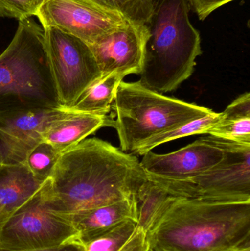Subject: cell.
Here are the masks:
<instances>
[{"label": "cell", "instance_id": "cell-5", "mask_svg": "<svg viewBox=\"0 0 250 251\" xmlns=\"http://www.w3.org/2000/svg\"><path fill=\"white\" fill-rule=\"evenodd\" d=\"M113 109L120 149L135 153L152 137L214 113L211 109L156 92L139 83L122 81Z\"/></svg>", "mask_w": 250, "mask_h": 251}, {"label": "cell", "instance_id": "cell-28", "mask_svg": "<svg viewBox=\"0 0 250 251\" xmlns=\"http://www.w3.org/2000/svg\"><path fill=\"white\" fill-rule=\"evenodd\" d=\"M0 228H1V224H0Z\"/></svg>", "mask_w": 250, "mask_h": 251}, {"label": "cell", "instance_id": "cell-9", "mask_svg": "<svg viewBox=\"0 0 250 251\" xmlns=\"http://www.w3.org/2000/svg\"><path fill=\"white\" fill-rule=\"evenodd\" d=\"M35 16L43 27L53 26L88 45L123 26L126 19L90 0H42Z\"/></svg>", "mask_w": 250, "mask_h": 251}, {"label": "cell", "instance_id": "cell-10", "mask_svg": "<svg viewBox=\"0 0 250 251\" xmlns=\"http://www.w3.org/2000/svg\"><path fill=\"white\" fill-rule=\"evenodd\" d=\"M70 112L60 107L0 113V164L24 163L48 126Z\"/></svg>", "mask_w": 250, "mask_h": 251}, {"label": "cell", "instance_id": "cell-27", "mask_svg": "<svg viewBox=\"0 0 250 251\" xmlns=\"http://www.w3.org/2000/svg\"><path fill=\"white\" fill-rule=\"evenodd\" d=\"M154 251L151 250V249H148V251Z\"/></svg>", "mask_w": 250, "mask_h": 251}, {"label": "cell", "instance_id": "cell-19", "mask_svg": "<svg viewBox=\"0 0 250 251\" xmlns=\"http://www.w3.org/2000/svg\"><path fill=\"white\" fill-rule=\"evenodd\" d=\"M221 119V113H217L214 112L205 117L192 121L152 137L140 146L135 153L143 156L147 152L151 151L157 146L167 142L194 134H207L208 130L217 125Z\"/></svg>", "mask_w": 250, "mask_h": 251}, {"label": "cell", "instance_id": "cell-2", "mask_svg": "<svg viewBox=\"0 0 250 251\" xmlns=\"http://www.w3.org/2000/svg\"><path fill=\"white\" fill-rule=\"evenodd\" d=\"M146 239L154 251H250V201L173 196Z\"/></svg>", "mask_w": 250, "mask_h": 251}, {"label": "cell", "instance_id": "cell-15", "mask_svg": "<svg viewBox=\"0 0 250 251\" xmlns=\"http://www.w3.org/2000/svg\"><path fill=\"white\" fill-rule=\"evenodd\" d=\"M81 243H85L107 232L128 220L136 223L135 197L81 212L70 218Z\"/></svg>", "mask_w": 250, "mask_h": 251}, {"label": "cell", "instance_id": "cell-25", "mask_svg": "<svg viewBox=\"0 0 250 251\" xmlns=\"http://www.w3.org/2000/svg\"><path fill=\"white\" fill-rule=\"evenodd\" d=\"M201 20L204 21L214 10L234 0H187Z\"/></svg>", "mask_w": 250, "mask_h": 251}, {"label": "cell", "instance_id": "cell-8", "mask_svg": "<svg viewBox=\"0 0 250 251\" xmlns=\"http://www.w3.org/2000/svg\"><path fill=\"white\" fill-rule=\"evenodd\" d=\"M40 192L3 224L0 250H41L79 240L72 221L53 212L44 203Z\"/></svg>", "mask_w": 250, "mask_h": 251}, {"label": "cell", "instance_id": "cell-1", "mask_svg": "<svg viewBox=\"0 0 250 251\" xmlns=\"http://www.w3.org/2000/svg\"><path fill=\"white\" fill-rule=\"evenodd\" d=\"M146 173L137 158L98 138L60 153L40 194L55 213L70 218L135 197Z\"/></svg>", "mask_w": 250, "mask_h": 251}, {"label": "cell", "instance_id": "cell-24", "mask_svg": "<svg viewBox=\"0 0 250 251\" xmlns=\"http://www.w3.org/2000/svg\"><path fill=\"white\" fill-rule=\"evenodd\" d=\"M224 118L250 117V94H242L222 113Z\"/></svg>", "mask_w": 250, "mask_h": 251}, {"label": "cell", "instance_id": "cell-18", "mask_svg": "<svg viewBox=\"0 0 250 251\" xmlns=\"http://www.w3.org/2000/svg\"><path fill=\"white\" fill-rule=\"evenodd\" d=\"M173 196L147 178L136 192V224L148 234L158 222Z\"/></svg>", "mask_w": 250, "mask_h": 251}, {"label": "cell", "instance_id": "cell-16", "mask_svg": "<svg viewBox=\"0 0 250 251\" xmlns=\"http://www.w3.org/2000/svg\"><path fill=\"white\" fill-rule=\"evenodd\" d=\"M147 234L128 220L83 244L84 251H147Z\"/></svg>", "mask_w": 250, "mask_h": 251}, {"label": "cell", "instance_id": "cell-4", "mask_svg": "<svg viewBox=\"0 0 250 251\" xmlns=\"http://www.w3.org/2000/svg\"><path fill=\"white\" fill-rule=\"evenodd\" d=\"M60 107L44 27L32 17L22 19L0 54V113Z\"/></svg>", "mask_w": 250, "mask_h": 251}, {"label": "cell", "instance_id": "cell-7", "mask_svg": "<svg viewBox=\"0 0 250 251\" xmlns=\"http://www.w3.org/2000/svg\"><path fill=\"white\" fill-rule=\"evenodd\" d=\"M44 29L57 101L60 107L69 109L102 74L86 43L53 26Z\"/></svg>", "mask_w": 250, "mask_h": 251}, {"label": "cell", "instance_id": "cell-12", "mask_svg": "<svg viewBox=\"0 0 250 251\" xmlns=\"http://www.w3.org/2000/svg\"><path fill=\"white\" fill-rule=\"evenodd\" d=\"M223 158L224 151L205 137L172 153L147 152L140 165L151 175L167 179H185L208 171Z\"/></svg>", "mask_w": 250, "mask_h": 251}, {"label": "cell", "instance_id": "cell-23", "mask_svg": "<svg viewBox=\"0 0 250 251\" xmlns=\"http://www.w3.org/2000/svg\"><path fill=\"white\" fill-rule=\"evenodd\" d=\"M42 0H0V16L19 21L35 16Z\"/></svg>", "mask_w": 250, "mask_h": 251}, {"label": "cell", "instance_id": "cell-22", "mask_svg": "<svg viewBox=\"0 0 250 251\" xmlns=\"http://www.w3.org/2000/svg\"><path fill=\"white\" fill-rule=\"evenodd\" d=\"M222 114V113H221ZM209 135L237 143H250V117L224 118L207 131Z\"/></svg>", "mask_w": 250, "mask_h": 251}, {"label": "cell", "instance_id": "cell-21", "mask_svg": "<svg viewBox=\"0 0 250 251\" xmlns=\"http://www.w3.org/2000/svg\"><path fill=\"white\" fill-rule=\"evenodd\" d=\"M60 155L51 145L41 142L29 152L24 164L37 180L44 183L52 172Z\"/></svg>", "mask_w": 250, "mask_h": 251}, {"label": "cell", "instance_id": "cell-6", "mask_svg": "<svg viewBox=\"0 0 250 251\" xmlns=\"http://www.w3.org/2000/svg\"><path fill=\"white\" fill-rule=\"evenodd\" d=\"M224 151L223 160L211 169L185 179L147 178L176 197L220 201H250V143L207 136Z\"/></svg>", "mask_w": 250, "mask_h": 251}, {"label": "cell", "instance_id": "cell-14", "mask_svg": "<svg viewBox=\"0 0 250 251\" xmlns=\"http://www.w3.org/2000/svg\"><path fill=\"white\" fill-rule=\"evenodd\" d=\"M104 126H114L107 116L70 113L53 122L44 131L42 141L62 153Z\"/></svg>", "mask_w": 250, "mask_h": 251}, {"label": "cell", "instance_id": "cell-26", "mask_svg": "<svg viewBox=\"0 0 250 251\" xmlns=\"http://www.w3.org/2000/svg\"><path fill=\"white\" fill-rule=\"evenodd\" d=\"M23 251H84L83 244L79 240H75L68 244L63 245L59 247L51 248V249H41V250Z\"/></svg>", "mask_w": 250, "mask_h": 251}, {"label": "cell", "instance_id": "cell-13", "mask_svg": "<svg viewBox=\"0 0 250 251\" xmlns=\"http://www.w3.org/2000/svg\"><path fill=\"white\" fill-rule=\"evenodd\" d=\"M44 184L32 176L24 163L0 164L1 227L41 191Z\"/></svg>", "mask_w": 250, "mask_h": 251}, {"label": "cell", "instance_id": "cell-20", "mask_svg": "<svg viewBox=\"0 0 250 251\" xmlns=\"http://www.w3.org/2000/svg\"><path fill=\"white\" fill-rule=\"evenodd\" d=\"M95 4L117 12L126 20L139 24L149 22L155 0H90Z\"/></svg>", "mask_w": 250, "mask_h": 251}, {"label": "cell", "instance_id": "cell-3", "mask_svg": "<svg viewBox=\"0 0 250 251\" xmlns=\"http://www.w3.org/2000/svg\"><path fill=\"white\" fill-rule=\"evenodd\" d=\"M187 0H155L139 83L165 94L190 77L202 54L201 36L189 18Z\"/></svg>", "mask_w": 250, "mask_h": 251}, {"label": "cell", "instance_id": "cell-17", "mask_svg": "<svg viewBox=\"0 0 250 251\" xmlns=\"http://www.w3.org/2000/svg\"><path fill=\"white\" fill-rule=\"evenodd\" d=\"M123 78L118 74L102 75L68 110L73 113L107 116Z\"/></svg>", "mask_w": 250, "mask_h": 251}, {"label": "cell", "instance_id": "cell-11", "mask_svg": "<svg viewBox=\"0 0 250 251\" xmlns=\"http://www.w3.org/2000/svg\"><path fill=\"white\" fill-rule=\"evenodd\" d=\"M149 35L147 25L127 20L123 26L88 46L102 75L118 74L125 77L140 74Z\"/></svg>", "mask_w": 250, "mask_h": 251}]
</instances>
